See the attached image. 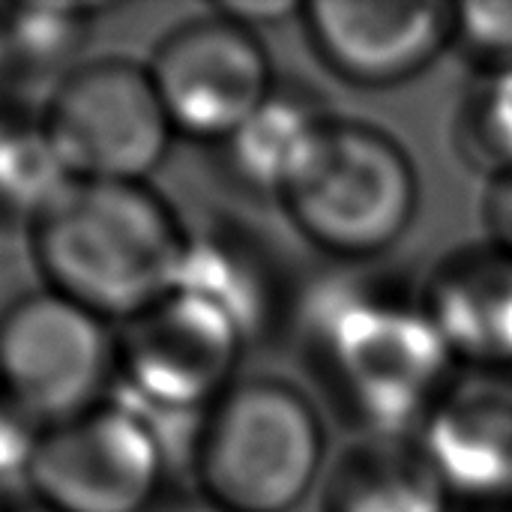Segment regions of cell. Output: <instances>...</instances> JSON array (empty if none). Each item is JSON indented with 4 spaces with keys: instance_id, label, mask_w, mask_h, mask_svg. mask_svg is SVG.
I'll return each mask as SVG.
<instances>
[{
    "instance_id": "obj_1",
    "label": "cell",
    "mask_w": 512,
    "mask_h": 512,
    "mask_svg": "<svg viewBox=\"0 0 512 512\" xmlns=\"http://www.w3.org/2000/svg\"><path fill=\"white\" fill-rule=\"evenodd\" d=\"M291 333L306 372L360 435H414L456 378L420 300L366 276L303 285Z\"/></svg>"
},
{
    "instance_id": "obj_2",
    "label": "cell",
    "mask_w": 512,
    "mask_h": 512,
    "mask_svg": "<svg viewBox=\"0 0 512 512\" xmlns=\"http://www.w3.org/2000/svg\"><path fill=\"white\" fill-rule=\"evenodd\" d=\"M27 246L42 288L120 327L180 288L189 225L150 183L69 180Z\"/></svg>"
},
{
    "instance_id": "obj_3",
    "label": "cell",
    "mask_w": 512,
    "mask_h": 512,
    "mask_svg": "<svg viewBox=\"0 0 512 512\" xmlns=\"http://www.w3.org/2000/svg\"><path fill=\"white\" fill-rule=\"evenodd\" d=\"M276 204L309 246L336 261L363 264L411 231L420 174L396 135L333 114L294 165Z\"/></svg>"
},
{
    "instance_id": "obj_4",
    "label": "cell",
    "mask_w": 512,
    "mask_h": 512,
    "mask_svg": "<svg viewBox=\"0 0 512 512\" xmlns=\"http://www.w3.org/2000/svg\"><path fill=\"white\" fill-rule=\"evenodd\" d=\"M327 462L321 414L285 378H240L198 417L195 492L222 512H297L321 486Z\"/></svg>"
},
{
    "instance_id": "obj_5",
    "label": "cell",
    "mask_w": 512,
    "mask_h": 512,
    "mask_svg": "<svg viewBox=\"0 0 512 512\" xmlns=\"http://www.w3.org/2000/svg\"><path fill=\"white\" fill-rule=\"evenodd\" d=\"M39 114L69 180L150 183L177 144L147 63L123 54L81 60Z\"/></svg>"
},
{
    "instance_id": "obj_6",
    "label": "cell",
    "mask_w": 512,
    "mask_h": 512,
    "mask_svg": "<svg viewBox=\"0 0 512 512\" xmlns=\"http://www.w3.org/2000/svg\"><path fill=\"white\" fill-rule=\"evenodd\" d=\"M168 453L150 414L105 399L45 426L24 492L54 512H150L168 495Z\"/></svg>"
},
{
    "instance_id": "obj_7",
    "label": "cell",
    "mask_w": 512,
    "mask_h": 512,
    "mask_svg": "<svg viewBox=\"0 0 512 512\" xmlns=\"http://www.w3.org/2000/svg\"><path fill=\"white\" fill-rule=\"evenodd\" d=\"M114 327L66 297L36 288L0 312V393L39 429L111 399Z\"/></svg>"
},
{
    "instance_id": "obj_8",
    "label": "cell",
    "mask_w": 512,
    "mask_h": 512,
    "mask_svg": "<svg viewBox=\"0 0 512 512\" xmlns=\"http://www.w3.org/2000/svg\"><path fill=\"white\" fill-rule=\"evenodd\" d=\"M117 336V381L141 408L162 414H204L237 381L249 336L213 300L174 288L126 324Z\"/></svg>"
},
{
    "instance_id": "obj_9",
    "label": "cell",
    "mask_w": 512,
    "mask_h": 512,
    "mask_svg": "<svg viewBox=\"0 0 512 512\" xmlns=\"http://www.w3.org/2000/svg\"><path fill=\"white\" fill-rule=\"evenodd\" d=\"M177 141L222 147L276 90L258 30L219 6L159 36L144 60Z\"/></svg>"
},
{
    "instance_id": "obj_10",
    "label": "cell",
    "mask_w": 512,
    "mask_h": 512,
    "mask_svg": "<svg viewBox=\"0 0 512 512\" xmlns=\"http://www.w3.org/2000/svg\"><path fill=\"white\" fill-rule=\"evenodd\" d=\"M312 54L354 87H396L456 45V3L315 0L300 9Z\"/></svg>"
},
{
    "instance_id": "obj_11",
    "label": "cell",
    "mask_w": 512,
    "mask_h": 512,
    "mask_svg": "<svg viewBox=\"0 0 512 512\" xmlns=\"http://www.w3.org/2000/svg\"><path fill=\"white\" fill-rule=\"evenodd\" d=\"M414 441L453 501L512 498V378L456 375L417 426Z\"/></svg>"
},
{
    "instance_id": "obj_12",
    "label": "cell",
    "mask_w": 512,
    "mask_h": 512,
    "mask_svg": "<svg viewBox=\"0 0 512 512\" xmlns=\"http://www.w3.org/2000/svg\"><path fill=\"white\" fill-rule=\"evenodd\" d=\"M456 366L512 372V255L489 240L453 249L417 294Z\"/></svg>"
},
{
    "instance_id": "obj_13",
    "label": "cell",
    "mask_w": 512,
    "mask_h": 512,
    "mask_svg": "<svg viewBox=\"0 0 512 512\" xmlns=\"http://www.w3.org/2000/svg\"><path fill=\"white\" fill-rule=\"evenodd\" d=\"M180 288L219 303L243 327L249 345L291 330L303 294V285H288L273 246L234 219H216L201 231L189 228Z\"/></svg>"
},
{
    "instance_id": "obj_14",
    "label": "cell",
    "mask_w": 512,
    "mask_h": 512,
    "mask_svg": "<svg viewBox=\"0 0 512 512\" xmlns=\"http://www.w3.org/2000/svg\"><path fill=\"white\" fill-rule=\"evenodd\" d=\"M318 489L321 512H447L453 501L414 435H357Z\"/></svg>"
},
{
    "instance_id": "obj_15",
    "label": "cell",
    "mask_w": 512,
    "mask_h": 512,
    "mask_svg": "<svg viewBox=\"0 0 512 512\" xmlns=\"http://www.w3.org/2000/svg\"><path fill=\"white\" fill-rule=\"evenodd\" d=\"M99 6L84 3H18L0 6V99L33 102L81 63Z\"/></svg>"
},
{
    "instance_id": "obj_16",
    "label": "cell",
    "mask_w": 512,
    "mask_h": 512,
    "mask_svg": "<svg viewBox=\"0 0 512 512\" xmlns=\"http://www.w3.org/2000/svg\"><path fill=\"white\" fill-rule=\"evenodd\" d=\"M330 117L333 111L315 93L276 84L267 102L216 150L237 183L276 201L294 165Z\"/></svg>"
},
{
    "instance_id": "obj_17",
    "label": "cell",
    "mask_w": 512,
    "mask_h": 512,
    "mask_svg": "<svg viewBox=\"0 0 512 512\" xmlns=\"http://www.w3.org/2000/svg\"><path fill=\"white\" fill-rule=\"evenodd\" d=\"M42 105L0 99V225H27L69 183L45 126Z\"/></svg>"
},
{
    "instance_id": "obj_18",
    "label": "cell",
    "mask_w": 512,
    "mask_h": 512,
    "mask_svg": "<svg viewBox=\"0 0 512 512\" xmlns=\"http://www.w3.org/2000/svg\"><path fill=\"white\" fill-rule=\"evenodd\" d=\"M456 150L489 177L512 171V66L492 69L465 99Z\"/></svg>"
},
{
    "instance_id": "obj_19",
    "label": "cell",
    "mask_w": 512,
    "mask_h": 512,
    "mask_svg": "<svg viewBox=\"0 0 512 512\" xmlns=\"http://www.w3.org/2000/svg\"><path fill=\"white\" fill-rule=\"evenodd\" d=\"M456 45L492 63V69L512 66V3H456Z\"/></svg>"
},
{
    "instance_id": "obj_20",
    "label": "cell",
    "mask_w": 512,
    "mask_h": 512,
    "mask_svg": "<svg viewBox=\"0 0 512 512\" xmlns=\"http://www.w3.org/2000/svg\"><path fill=\"white\" fill-rule=\"evenodd\" d=\"M39 432L42 429L0 393V486L24 489V474Z\"/></svg>"
},
{
    "instance_id": "obj_21",
    "label": "cell",
    "mask_w": 512,
    "mask_h": 512,
    "mask_svg": "<svg viewBox=\"0 0 512 512\" xmlns=\"http://www.w3.org/2000/svg\"><path fill=\"white\" fill-rule=\"evenodd\" d=\"M480 213H483L486 240L512 255V171L486 180Z\"/></svg>"
},
{
    "instance_id": "obj_22",
    "label": "cell",
    "mask_w": 512,
    "mask_h": 512,
    "mask_svg": "<svg viewBox=\"0 0 512 512\" xmlns=\"http://www.w3.org/2000/svg\"><path fill=\"white\" fill-rule=\"evenodd\" d=\"M219 9L225 15H231L234 21H240L252 30H261L264 24H276L288 15H300L303 6L288 3V0H276V3H219Z\"/></svg>"
},
{
    "instance_id": "obj_23",
    "label": "cell",
    "mask_w": 512,
    "mask_h": 512,
    "mask_svg": "<svg viewBox=\"0 0 512 512\" xmlns=\"http://www.w3.org/2000/svg\"><path fill=\"white\" fill-rule=\"evenodd\" d=\"M150 512H222L219 507H213L207 498H201L198 492H186V495H165Z\"/></svg>"
},
{
    "instance_id": "obj_24",
    "label": "cell",
    "mask_w": 512,
    "mask_h": 512,
    "mask_svg": "<svg viewBox=\"0 0 512 512\" xmlns=\"http://www.w3.org/2000/svg\"><path fill=\"white\" fill-rule=\"evenodd\" d=\"M12 512H54V510H48L45 504H39L36 498H30L27 492H21L18 495V501H15V507H12Z\"/></svg>"
},
{
    "instance_id": "obj_25",
    "label": "cell",
    "mask_w": 512,
    "mask_h": 512,
    "mask_svg": "<svg viewBox=\"0 0 512 512\" xmlns=\"http://www.w3.org/2000/svg\"><path fill=\"white\" fill-rule=\"evenodd\" d=\"M24 489H9V486H0V512H12L15 507V501H18V495H21Z\"/></svg>"
}]
</instances>
